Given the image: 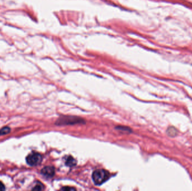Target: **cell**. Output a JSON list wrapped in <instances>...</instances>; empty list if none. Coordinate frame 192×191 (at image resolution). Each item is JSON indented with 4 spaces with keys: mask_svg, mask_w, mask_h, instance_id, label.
<instances>
[{
    "mask_svg": "<svg viewBox=\"0 0 192 191\" xmlns=\"http://www.w3.org/2000/svg\"><path fill=\"white\" fill-rule=\"evenodd\" d=\"M110 174L103 169H97L93 172L92 178L95 183L97 185H100L109 179Z\"/></svg>",
    "mask_w": 192,
    "mask_h": 191,
    "instance_id": "obj_1",
    "label": "cell"
},
{
    "mask_svg": "<svg viewBox=\"0 0 192 191\" xmlns=\"http://www.w3.org/2000/svg\"><path fill=\"white\" fill-rule=\"evenodd\" d=\"M178 130L175 127L173 126H170L168 127L166 130V134L168 136L171 137H175L178 135Z\"/></svg>",
    "mask_w": 192,
    "mask_h": 191,
    "instance_id": "obj_4",
    "label": "cell"
},
{
    "mask_svg": "<svg viewBox=\"0 0 192 191\" xmlns=\"http://www.w3.org/2000/svg\"><path fill=\"white\" fill-rule=\"evenodd\" d=\"M5 190V185L1 181H0V191H4Z\"/></svg>",
    "mask_w": 192,
    "mask_h": 191,
    "instance_id": "obj_8",
    "label": "cell"
},
{
    "mask_svg": "<svg viewBox=\"0 0 192 191\" xmlns=\"http://www.w3.org/2000/svg\"><path fill=\"white\" fill-rule=\"evenodd\" d=\"M62 190H75V189L74 188H66V187H65V188H62Z\"/></svg>",
    "mask_w": 192,
    "mask_h": 191,
    "instance_id": "obj_9",
    "label": "cell"
},
{
    "mask_svg": "<svg viewBox=\"0 0 192 191\" xmlns=\"http://www.w3.org/2000/svg\"><path fill=\"white\" fill-rule=\"evenodd\" d=\"M55 173V168L53 167L47 166L43 167L41 170V174L47 178L53 177Z\"/></svg>",
    "mask_w": 192,
    "mask_h": 191,
    "instance_id": "obj_3",
    "label": "cell"
},
{
    "mask_svg": "<svg viewBox=\"0 0 192 191\" xmlns=\"http://www.w3.org/2000/svg\"><path fill=\"white\" fill-rule=\"evenodd\" d=\"M42 160V155L40 154L35 152L30 153L26 158L27 164L30 166L37 165L41 162Z\"/></svg>",
    "mask_w": 192,
    "mask_h": 191,
    "instance_id": "obj_2",
    "label": "cell"
},
{
    "mask_svg": "<svg viewBox=\"0 0 192 191\" xmlns=\"http://www.w3.org/2000/svg\"><path fill=\"white\" fill-rule=\"evenodd\" d=\"M77 162L72 156H69L66 161V165L69 167H73L76 165Z\"/></svg>",
    "mask_w": 192,
    "mask_h": 191,
    "instance_id": "obj_5",
    "label": "cell"
},
{
    "mask_svg": "<svg viewBox=\"0 0 192 191\" xmlns=\"http://www.w3.org/2000/svg\"><path fill=\"white\" fill-rule=\"evenodd\" d=\"M43 184L41 183H37V184L34 186L33 188L32 189L33 190H36V191H41L43 190Z\"/></svg>",
    "mask_w": 192,
    "mask_h": 191,
    "instance_id": "obj_7",
    "label": "cell"
},
{
    "mask_svg": "<svg viewBox=\"0 0 192 191\" xmlns=\"http://www.w3.org/2000/svg\"><path fill=\"white\" fill-rule=\"evenodd\" d=\"M11 131V129L9 127H5L0 129V136L9 134Z\"/></svg>",
    "mask_w": 192,
    "mask_h": 191,
    "instance_id": "obj_6",
    "label": "cell"
}]
</instances>
